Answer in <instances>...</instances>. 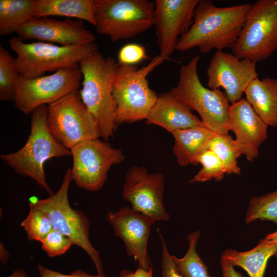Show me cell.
Returning a JSON list of instances; mask_svg holds the SVG:
<instances>
[{"instance_id": "ba28073f", "label": "cell", "mask_w": 277, "mask_h": 277, "mask_svg": "<svg viewBox=\"0 0 277 277\" xmlns=\"http://www.w3.org/2000/svg\"><path fill=\"white\" fill-rule=\"evenodd\" d=\"M72 181L71 168H68L57 191L48 197L33 202L49 217L53 227L69 238L90 257L99 277H106L100 253L89 240L90 224L81 210L72 208L68 200V189Z\"/></svg>"}, {"instance_id": "7c38bea8", "label": "cell", "mask_w": 277, "mask_h": 277, "mask_svg": "<svg viewBox=\"0 0 277 277\" xmlns=\"http://www.w3.org/2000/svg\"><path fill=\"white\" fill-rule=\"evenodd\" d=\"M72 181L80 188L96 191L104 185L111 167L125 160L123 151L98 138L81 142L70 149Z\"/></svg>"}, {"instance_id": "5bb4252c", "label": "cell", "mask_w": 277, "mask_h": 277, "mask_svg": "<svg viewBox=\"0 0 277 277\" xmlns=\"http://www.w3.org/2000/svg\"><path fill=\"white\" fill-rule=\"evenodd\" d=\"M256 62L240 58L233 53L216 51L207 69V86L225 90L231 105L242 100L249 84L258 77Z\"/></svg>"}, {"instance_id": "9a60e30c", "label": "cell", "mask_w": 277, "mask_h": 277, "mask_svg": "<svg viewBox=\"0 0 277 277\" xmlns=\"http://www.w3.org/2000/svg\"><path fill=\"white\" fill-rule=\"evenodd\" d=\"M199 0H155L154 26L160 55L168 58L193 23Z\"/></svg>"}, {"instance_id": "e0dca14e", "label": "cell", "mask_w": 277, "mask_h": 277, "mask_svg": "<svg viewBox=\"0 0 277 277\" xmlns=\"http://www.w3.org/2000/svg\"><path fill=\"white\" fill-rule=\"evenodd\" d=\"M16 33L23 41L36 39L64 46L91 44L96 39L85 28L82 20L70 18L60 21L48 17H35L20 27Z\"/></svg>"}, {"instance_id": "7a4b0ae2", "label": "cell", "mask_w": 277, "mask_h": 277, "mask_svg": "<svg viewBox=\"0 0 277 277\" xmlns=\"http://www.w3.org/2000/svg\"><path fill=\"white\" fill-rule=\"evenodd\" d=\"M117 64L97 50L79 64L82 75V101L95 121L100 136L108 142L116 129L115 103L112 89Z\"/></svg>"}, {"instance_id": "30bf717a", "label": "cell", "mask_w": 277, "mask_h": 277, "mask_svg": "<svg viewBox=\"0 0 277 277\" xmlns=\"http://www.w3.org/2000/svg\"><path fill=\"white\" fill-rule=\"evenodd\" d=\"M46 122L53 138L69 150L81 142L100 137L97 125L83 104L78 90L47 105Z\"/></svg>"}, {"instance_id": "44dd1931", "label": "cell", "mask_w": 277, "mask_h": 277, "mask_svg": "<svg viewBox=\"0 0 277 277\" xmlns=\"http://www.w3.org/2000/svg\"><path fill=\"white\" fill-rule=\"evenodd\" d=\"M174 138L172 151L177 164L182 166L195 165V160L208 149L209 142L214 134L205 126L177 130L171 133Z\"/></svg>"}, {"instance_id": "8d00e7d4", "label": "cell", "mask_w": 277, "mask_h": 277, "mask_svg": "<svg viewBox=\"0 0 277 277\" xmlns=\"http://www.w3.org/2000/svg\"><path fill=\"white\" fill-rule=\"evenodd\" d=\"M10 257L8 251L4 247L3 244L0 243V260L3 264L7 263Z\"/></svg>"}, {"instance_id": "7402d4cb", "label": "cell", "mask_w": 277, "mask_h": 277, "mask_svg": "<svg viewBox=\"0 0 277 277\" xmlns=\"http://www.w3.org/2000/svg\"><path fill=\"white\" fill-rule=\"evenodd\" d=\"M276 251V244L265 238L249 251L240 252L234 249H226L221 257L234 267L243 268L249 277H263L269 259L275 255Z\"/></svg>"}, {"instance_id": "e575fe53", "label": "cell", "mask_w": 277, "mask_h": 277, "mask_svg": "<svg viewBox=\"0 0 277 277\" xmlns=\"http://www.w3.org/2000/svg\"><path fill=\"white\" fill-rule=\"evenodd\" d=\"M222 269L221 277H243L242 274L234 268V266L226 259L221 257L220 261Z\"/></svg>"}, {"instance_id": "d590c367", "label": "cell", "mask_w": 277, "mask_h": 277, "mask_svg": "<svg viewBox=\"0 0 277 277\" xmlns=\"http://www.w3.org/2000/svg\"><path fill=\"white\" fill-rule=\"evenodd\" d=\"M118 277H153L152 268L148 270L139 267L135 271L123 269L120 271Z\"/></svg>"}, {"instance_id": "d6986e66", "label": "cell", "mask_w": 277, "mask_h": 277, "mask_svg": "<svg viewBox=\"0 0 277 277\" xmlns=\"http://www.w3.org/2000/svg\"><path fill=\"white\" fill-rule=\"evenodd\" d=\"M192 111L171 89L157 95L146 121L147 124L159 125L171 133L177 130L204 126Z\"/></svg>"}, {"instance_id": "3957f363", "label": "cell", "mask_w": 277, "mask_h": 277, "mask_svg": "<svg viewBox=\"0 0 277 277\" xmlns=\"http://www.w3.org/2000/svg\"><path fill=\"white\" fill-rule=\"evenodd\" d=\"M46 117V105L36 108L31 113L30 133L25 144L15 152L1 154L0 158L16 173L31 178L51 195L54 193L46 181L44 164L53 157L71 155V152L51 135Z\"/></svg>"}, {"instance_id": "ac0fdd59", "label": "cell", "mask_w": 277, "mask_h": 277, "mask_svg": "<svg viewBox=\"0 0 277 277\" xmlns=\"http://www.w3.org/2000/svg\"><path fill=\"white\" fill-rule=\"evenodd\" d=\"M268 127L245 98L230 105L229 130L235 134V141L249 162L258 156L261 145L267 138Z\"/></svg>"}, {"instance_id": "4fadbf2b", "label": "cell", "mask_w": 277, "mask_h": 277, "mask_svg": "<svg viewBox=\"0 0 277 277\" xmlns=\"http://www.w3.org/2000/svg\"><path fill=\"white\" fill-rule=\"evenodd\" d=\"M165 177L162 173L150 174L145 167L134 166L125 174L122 195L132 209L153 224L167 221L170 217L163 203Z\"/></svg>"}, {"instance_id": "4316f807", "label": "cell", "mask_w": 277, "mask_h": 277, "mask_svg": "<svg viewBox=\"0 0 277 277\" xmlns=\"http://www.w3.org/2000/svg\"><path fill=\"white\" fill-rule=\"evenodd\" d=\"M20 75L16 58L0 45V101H14L15 85Z\"/></svg>"}, {"instance_id": "d6a6232c", "label": "cell", "mask_w": 277, "mask_h": 277, "mask_svg": "<svg viewBox=\"0 0 277 277\" xmlns=\"http://www.w3.org/2000/svg\"><path fill=\"white\" fill-rule=\"evenodd\" d=\"M157 231L162 247L161 266L162 277H185L178 269L172 255L169 253L163 236L159 228H157Z\"/></svg>"}, {"instance_id": "1f68e13d", "label": "cell", "mask_w": 277, "mask_h": 277, "mask_svg": "<svg viewBox=\"0 0 277 277\" xmlns=\"http://www.w3.org/2000/svg\"><path fill=\"white\" fill-rule=\"evenodd\" d=\"M148 58L145 48L136 43L124 45L120 49L117 55L118 64L125 65L134 66Z\"/></svg>"}, {"instance_id": "ffe728a7", "label": "cell", "mask_w": 277, "mask_h": 277, "mask_svg": "<svg viewBox=\"0 0 277 277\" xmlns=\"http://www.w3.org/2000/svg\"><path fill=\"white\" fill-rule=\"evenodd\" d=\"M245 99L268 125L277 127V79H254L246 89Z\"/></svg>"}, {"instance_id": "2e32d148", "label": "cell", "mask_w": 277, "mask_h": 277, "mask_svg": "<svg viewBox=\"0 0 277 277\" xmlns=\"http://www.w3.org/2000/svg\"><path fill=\"white\" fill-rule=\"evenodd\" d=\"M106 220L115 235L123 241L127 254L134 258L138 267L148 270L151 262L147 249L152 223L144 215L127 206L116 212L109 211Z\"/></svg>"}, {"instance_id": "5b68a950", "label": "cell", "mask_w": 277, "mask_h": 277, "mask_svg": "<svg viewBox=\"0 0 277 277\" xmlns=\"http://www.w3.org/2000/svg\"><path fill=\"white\" fill-rule=\"evenodd\" d=\"M200 56L182 65L176 86L171 89L192 110L200 115L203 125L219 134H228L230 105L220 89H210L202 84L197 73Z\"/></svg>"}, {"instance_id": "4dcf8cb0", "label": "cell", "mask_w": 277, "mask_h": 277, "mask_svg": "<svg viewBox=\"0 0 277 277\" xmlns=\"http://www.w3.org/2000/svg\"><path fill=\"white\" fill-rule=\"evenodd\" d=\"M42 248L49 257L53 258L65 253L74 245L67 236L53 229L41 242Z\"/></svg>"}, {"instance_id": "484cf974", "label": "cell", "mask_w": 277, "mask_h": 277, "mask_svg": "<svg viewBox=\"0 0 277 277\" xmlns=\"http://www.w3.org/2000/svg\"><path fill=\"white\" fill-rule=\"evenodd\" d=\"M200 236L199 230L189 233L187 236L188 248L185 255L180 259L172 255L178 269L185 277H210L207 266L196 251Z\"/></svg>"}, {"instance_id": "cb8c5ba5", "label": "cell", "mask_w": 277, "mask_h": 277, "mask_svg": "<svg viewBox=\"0 0 277 277\" xmlns=\"http://www.w3.org/2000/svg\"><path fill=\"white\" fill-rule=\"evenodd\" d=\"M36 0H0V35H9L35 18Z\"/></svg>"}, {"instance_id": "f546056e", "label": "cell", "mask_w": 277, "mask_h": 277, "mask_svg": "<svg viewBox=\"0 0 277 277\" xmlns=\"http://www.w3.org/2000/svg\"><path fill=\"white\" fill-rule=\"evenodd\" d=\"M199 163L202 165V167L194 177L190 180L191 183L205 182L212 179L220 181L226 174L222 162L214 152L209 149L197 157L195 165Z\"/></svg>"}, {"instance_id": "83f0119b", "label": "cell", "mask_w": 277, "mask_h": 277, "mask_svg": "<svg viewBox=\"0 0 277 277\" xmlns=\"http://www.w3.org/2000/svg\"><path fill=\"white\" fill-rule=\"evenodd\" d=\"M256 220L269 221L277 225V189L250 199L245 222L248 224Z\"/></svg>"}, {"instance_id": "277c9868", "label": "cell", "mask_w": 277, "mask_h": 277, "mask_svg": "<svg viewBox=\"0 0 277 277\" xmlns=\"http://www.w3.org/2000/svg\"><path fill=\"white\" fill-rule=\"evenodd\" d=\"M167 58L157 55L141 68L117 64L112 89L116 126L146 120L157 97L149 87L147 77Z\"/></svg>"}, {"instance_id": "8992f818", "label": "cell", "mask_w": 277, "mask_h": 277, "mask_svg": "<svg viewBox=\"0 0 277 277\" xmlns=\"http://www.w3.org/2000/svg\"><path fill=\"white\" fill-rule=\"evenodd\" d=\"M16 53L19 73L26 78L44 75L46 72L79 66L80 63L98 50L95 43L77 46H61L44 42L25 43L17 36L9 40Z\"/></svg>"}, {"instance_id": "52a82bcc", "label": "cell", "mask_w": 277, "mask_h": 277, "mask_svg": "<svg viewBox=\"0 0 277 277\" xmlns=\"http://www.w3.org/2000/svg\"><path fill=\"white\" fill-rule=\"evenodd\" d=\"M96 32L112 42L133 37L154 26V2L94 0Z\"/></svg>"}, {"instance_id": "836d02e7", "label": "cell", "mask_w": 277, "mask_h": 277, "mask_svg": "<svg viewBox=\"0 0 277 277\" xmlns=\"http://www.w3.org/2000/svg\"><path fill=\"white\" fill-rule=\"evenodd\" d=\"M41 277H99L98 274L91 275L82 269H76L70 274H63L47 268L41 264L37 266Z\"/></svg>"}, {"instance_id": "603a6c76", "label": "cell", "mask_w": 277, "mask_h": 277, "mask_svg": "<svg viewBox=\"0 0 277 277\" xmlns=\"http://www.w3.org/2000/svg\"><path fill=\"white\" fill-rule=\"evenodd\" d=\"M61 16L95 25L94 0H36L35 17Z\"/></svg>"}, {"instance_id": "f1b7e54d", "label": "cell", "mask_w": 277, "mask_h": 277, "mask_svg": "<svg viewBox=\"0 0 277 277\" xmlns=\"http://www.w3.org/2000/svg\"><path fill=\"white\" fill-rule=\"evenodd\" d=\"M29 207V213L21 226L26 231L29 241L41 242L53 229L52 224L48 215L34 202H30Z\"/></svg>"}, {"instance_id": "74e56055", "label": "cell", "mask_w": 277, "mask_h": 277, "mask_svg": "<svg viewBox=\"0 0 277 277\" xmlns=\"http://www.w3.org/2000/svg\"><path fill=\"white\" fill-rule=\"evenodd\" d=\"M8 277H28V275L23 269L17 268Z\"/></svg>"}, {"instance_id": "6da1fadb", "label": "cell", "mask_w": 277, "mask_h": 277, "mask_svg": "<svg viewBox=\"0 0 277 277\" xmlns=\"http://www.w3.org/2000/svg\"><path fill=\"white\" fill-rule=\"evenodd\" d=\"M250 5L218 7L211 1L199 0L193 23L180 38L175 50L185 52L197 48L206 53L213 49L232 48L240 34Z\"/></svg>"}, {"instance_id": "9c48e42d", "label": "cell", "mask_w": 277, "mask_h": 277, "mask_svg": "<svg viewBox=\"0 0 277 277\" xmlns=\"http://www.w3.org/2000/svg\"><path fill=\"white\" fill-rule=\"evenodd\" d=\"M277 50V0L250 5L240 34L232 48L240 58L266 60Z\"/></svg>"}, {"instance_id": "8fae6325", "label": "cell", "mask_w": 277, "mask_h": 277, "mask_svg": "<svg viewBox=\"0 0 277 277\" xmlns=\"http://www.w3.org/2000/svg\"><path fill=\"white\" fill-rule=\"evenodd\" d=\"M82 78L80 66L32 78L20 75L15 85V107L23 114L32 113L39 106L53 103L78 90Z\"/></svg>"}, {"instance_id": "f35d334b", "label": "cell", "mask_w": 277, "mask_h": 277, "mask_svg": "<svg viewBox=\"0 0 277 277\" xmlns=\"http://www.w3.org/2000/svg\"><path fill=\"white\" fill-rule=\"evenodd\" d=\"M265 238L274 242L276 244L277 247V230L272 233L268 234ZM275 256L277 258V251Z\"/></svg>"}, {"instance_id": "d4e9b609", "label": "cell", "mask_w": 277, "mask_h": 277, "mask_svg": "<svg viewBox=\"0 0 277 277\" xmlns=\"http://www.w3.org/2000/svg\"><path fill=\"white\" fill-rule=\"evenodd\" d=\"M222 162L227 174H241L238 159L242 155L241 149L231 136L229 134L214 133L208 145Z\"/></svg>"}]
</instances>
